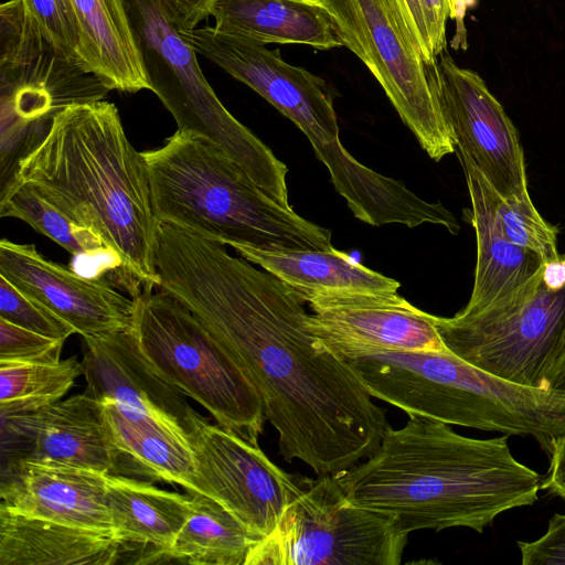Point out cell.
Returning <instances> with one entry per match:
<instances>
[{
    "label": "cell",
    "mask_w": 565,
    "mask_h": 565,
    "mask_svg": "<svg viewBox=\"0 0 565 565\" xmlns=\"http://www.w3.org/2000/svg\"><path fill=\"white\" fill-rule=\"evenodd\" d=\"M158 222L231 247L330 250L331 231L270 198L221 147L190 130L142 152Z\"/></svg>",
    "instance_id": "277c9868"
},
{
    "label": "cell",
    "mask_w": 565,
    "mask_h": 565,
    "mask_svg": "<svg viewBox=\"0 0 565 565\" xmlns=\"http://www.w3.org/2000/svg\"><path fill=\"white\" fill-rule=\"evenodd\" d=\"M109 89L67 57L23 0L0 6L1 185L65 108L102 100ZM0 185V186H1Z\"/></svg>",
    "instance_id": "9c48e42d"
},
{
    "label": "cell",
    "mask_w": 565,
    "mask_h": 565,
    "mask_svg": "<svg viewBox=\"0 0 565 565\" xmlns=\"http://www.w3.org/2000/svg\"><path fill=\"white\" fill-rule=\"evenodd\" d=\"M85 394L126 406L185 428L194 412L178 388L159 377L140 354L131 327L103 337L84 338Z\"/></svg>",
    "instance_id": "d6986e66"
},
{
    "label": "cell",
    "mask_w": 565,
    "mask_h": 565,
    "mask_svg": "<svg viewBox=\"0 0 565 565\" xmlns=\"http://www.w3.org/2000/svg\"><path fill=\"white\" fill-rule=\"evenodd\" d=\"M23 2L54 44L67 57L82 65L79 32L71 1L23 0Z\"/></svg>",
    "instance_id": "d6a6232c"
},
{
    "label": "cell",
    "mask_w": 565,
    "mask_h": 565,
    "mask_svg": "<svg viewBox=\"0 0 565 565\" xmlns=\"http://www.w3.org/2000/svg\"><path fill=\"white\" fill-rule=\"evenodd\" d=\"M185 30H193L210 17L213 0H168Z\"/></svg>",
    "instance_id": "74e56055"
},
{
    "label": "cell",
    "mask_w": 565,
    "mask_h": 565,
    "mask_svg": "<svg viewBox=\"0 0 565 565\" xmlns=\"http://www.w3.org/2000/svg\"><path fill=\"white\" fill-rule=\"evenodd\" d=\"M433 321L457 358L507 381L541 388L544 371L565 337V285H547L541 268L481 310L450 318L433 315Z\"/></svg>",
    "instance_id": "8fae6325"
},
{
    "label": "cell",
    "mask_w": 565,
    "mask_h": 565,
    "mask_svg": "<svg viewBox=\"0 0 565 565\" xmlns=\"http://www.w3.org/2000/svg\"><path fill=\"white\" fill-rule=\"evenodd\" d=\"M243 258L273 274L303 302L318 298L397 294L401 284L372 270L348 254L330 250H268L232 246Z\"/></svg>",
    "instance_id": "44dd1931"
},
{
    "label": "cell",
    "mask_w": 565,
    "mask_h": 565,
    "mask_svg": "<svg viewBox=\"0 0 565 565\" xmlns=\"http://www.w3.org/2000/svg\"><path fill=\"white\" fill-rule=\"evenodd\" d=\"M82 374L76 355L56 363H0V403L39 409L64 396Z\"/></svg>",
    "instance_id": "f1b7e54d"
},
{
    "label": "cell",
    "mask_w": 565,
    "mask_h": 565,
    "mask_svg": "<svg viewBox=\"0 0 565 565\" xmlns=\"http://www.w3.org/2000/svg\"><path fill=\"white\" fill-rule=\"evenodd\" d=\"M399 3L409 30L422 51L425 64H433L437 57L431 50L420 0H399Z\"/></svg>",
    "instance_id": "d590c367"
},
{
    "label": "cell",
    "mask_w": 565,
    "mask_h": 565,
    "mask_svg": "<svg viewBox=\"0 0 565 565\" xmlns=\"http://www.w3.org/2000/svg\"><path fill=\"white\" fill-rule=\"evenodd\" d=\"M106 473L31 459L8 461L0 508L114 534ZM115 535V534H114Z\"/></svg>",
    "instance_id": "ac0fdd59"
},
{
    "label": "cell",
    "mask_w": 565,
    "mask_h": 565,
    "mask_svg": "<svg viewBox=\"0 0 565 565\" xmlns=\"http://www.w3.org/2000/svg\"><path fill=\"white\" fill-rule=\"evenodd\" d=\"M147 78L177 122L221 147L264 191L278 190L288 168L222 104L168 0H124Z\"/></svg>",
    "instance_id": "52a82bcc"
},
{
    "label": "cell",
    "mask_w": 565,
    "mask_h": 565,
    "mask_svg": "<svg viewBox=\"0 0 565 565\" xmlns=\"http://www.w3.org/2000/svg\"><path fill=\"white\" fill-rule=\"evenodd\" d=\"M541 388L565 392V337L544 371Z\"/></svg>",
    "instance_id": "f35d334b"
},
{
    "label": "cell",
    "mask_w": 565,
    "mask_h": 565,
    "mask_svg": "<svg viewBox=\"0 0 565 565\" xmlns=\"http://www.w3.org/2000/svg\"><path fill=\"white\" fill-rule=\"evenodd\" d=\"M475 168L483 201L499 234L508 242L536 253L544 263L558 258L557 228L542 218L533 203L500 195Z\"/></svg>",
    "instance_id": "f546056e"
},
{
    "label": "cell",
    "mask_w": 565,
    "mask_h": 565,
    "mask_svg": "<svg viewBox=\"0 0 565 565\" xmlns=\"http://www.w3.org/2000/svg\"><path fill=\"white\" fill-rule=\"evenodd\" d=\"M0 216L25 222L75 257L106 258L119 276L118 263L100 236L72 221L17 177L0 186Z\"/></svg>",
    "instance_id": "83f0119b"
},
{
    "label": "cell",
    "mask_w": 565,
    "mask_h": 565,
    "mask_svg": "<svg viewBox=\"0 0 565 565\" xmlns=\"http://www.w3.org/2000/svg\"><path fill=\"white\" fill-rule=\"evenodd\" d=\"M184 431L195 463L190 490L217 501L257 539L268 535L301 484L259 445L209 423L195 411Z\"/></svg>",
    "instance_id": "4fadbf2b"
},
{
    "label": "cell",
    "mask_w": 565,
    "mask_h": 565,
    "mask_svg": "<svg viewBox=\"0 0 565 565\" xmlns=\"http://www.w3.org/2000/svg\"><path fill=\"white\" fill-rule=\"evenodd\" d=\"M106 499L114 534L125 551L150 546L143 563L166 562L192 512V499L149 481L106 473Z\"/></svg>",
    "instance_id": "603a6c76"
},
{
    "label": "cell",
    "mask_w": 565,
    "mask_h": 565,
    "mask_svg": "<svg viewBox=\"0 0 565 565\" xmlns=\"http://www.w3.org/2000/svg\"><path fill=\"white\" fill-rule=\"evenodd\" d=\"M210 15L218 31L263 44L342 46L329 14L315 0H213Z\"/></svg>",
    "instance_id": "cb8c5ba5"
},
{
    "label": "cell",
    "mask_w": 565,
    "mask_h": 565,
    "mask_svg": "<svg viewBox=\"0 0 565 565\" xmlns=\"http://www.w3.org/2000/svg\"><path fill=\"white\" fill-rule=\"evenodd\" d=\"M550 459V470L542 481V489L565 500V436L555 443Z\"/></svg>",
    "instance_id": "8d00e7d4"
},
{
    "label": "cell",
    "mask_w": 565,
    "mask_h": 565,
    "mask_svg": "<svg viewBox=\"0 0 565 565\" xmlns=\"http://www.w3.org/2000/svg\"><path fill=\"white\" fill-rule=\"evenodd\" d=\"M186 492L192 499V512L166 554V562L245 565L259 539L217 501L193 490Z\"/></svg>",
    "instance_id": "4316f807"
},
{
    "label": "cell",
    "mask_w": 565,
    "mask_h": 565,
    "mask_svg": "<svg viewBox=\"0 0 565 565\" xmlns=\"http://www.w3.org/2000/svg\"><path fill=\"white\" fill-rule=\"evenodd\" d=\"M349 362L373 397L408 416L531 437L548 456L565 436V392L507 381L449 351H385Z\"/></svg>",
    "instance_id": "5b68a950"
},
{
    "label": "cell",
    "mask_w": 565,
    "mask_h": 565,
    "mask_svg": "<svg viewBox=\"0 0 565 565\" xmlns=\"http://www.w3.org/2000/svg\"><path fill=\"white\" fill-rule=\"evenodd\" d=\"M0 318L30 331L66 340L76 333L64 320L0 276Z\"/></svg>",
    "instance_id": "4dcf8cb0"
},
{
    "label": "cell",
    "mask_w": 565,
    "mask_h": 565,
    "mask_svg": "<svg viewBox=\"0 0 565 565\" xmlns=\"http://www.w3.org/2000/svg\"><path fill=\"white\" fill-rule=\"evenodd\" d=\"M315 1L329 14L342 46L369 68L426 153L435 161L454 153L456 145L399 0Z\"/></svg>",
    "instance_id": "7c38bea8"
},
{
    "label": "cell",
    "mask_w": 565,
    "mask_h": 565,
    "mask_svg": "<svg viewBox=\"0 0 565 565\" xmlns=\"http://www.w3.org/2000/svg\"><path fill=\"white\" fill-rule=\"evenodd\" d=\"M159 289L185 306L258 392L278 452L317 476L371 456L391 427L356 370L307 326L289 286L226 245L158 222Z\"/></svg>",
    "instance_id": "6da1fadb"
},
{
    "label": "cell",
    "mask_w": 565,
    "mask_h": 565,
    "mask_svg": "<svg viewBox=\"0 0 565 565\" xmlns=\"http://www.w3.org/2000/svg\"><path fill=\"white\" fill-rule=\"evenodd\" d=\"M455 152L462 166L471 201L468 211L477 238V264L471 297L461 312L481 310L509 296L539 273L544 260L536 253L504 239L493 225L483 201L476 168L460 150Z\"/></svg>",
    "instance_id": "484cf974"
},
{
    "label": "cell",
    "mask_w": 565,
    "mask_h": 565,
    "mask_svg": "<svg viewBox=\"0 0 565 565\" xmlns=\"http://www.w3.org/2000/svg\"><path fill=\"white\" fill-rule=\"evenodd\" d=\"M64 342L0 318V363H56Z\"/></svg>",
    "instance_id": "1f68e13d"
},
{
    "label": "cell",
    "mask_w": 565,
    "mask_h": 565,
    "mask_svg": "<svg viewBox=\"0 0 565 565\" xmlns=\"http://www.w3.org/2000/svg\"><path fill=\"white\" fill-rule=\"evenodd\" d=\"M245 565H399L408 534L397 520L349 499L335 475L302 480Z\"/></svg>",
    "instance_id": "30bf717a"
},
{
    "label": "cell",
    "mask_w": 565,
    "mask_h": 565,
    "mask_svg": "<svg viewBox=\"0 0 565 565\" xmlns=\"http://www.w3.org/2000/svg\"><path fill=\"white\" fill-rule=\"evenodd\" d=\"M13 177L111 250L121 282L136 298L158 287L153 262L158 221L142 152L127 138L117 107L104 99L57 114Z\"/></svg>",
    "instance_id": "3957f363"
},
{
    "label": "cell",
    "mask_w": 565,
    "mask_h": 565,
    "mask_svg": "<svg viewBox=\"0 0 565 565\" xmlns=\"http://www.w3.org/2000/svg\"><path fill=\"white\" fill-rule=\"evenodd\" d=\"M518 546L522 565H565V514L555 513L540 539Z\"/></svg>",
    "instance_id": "836d02e7"
},
{
    "label": "cell",
    "mask_w": 565,
    "mask_h": 565,
    "mask_svg": "<svg viewBox=\"0 0 565 565\" xmlns=\"http://www.w3.org/2000/svg\"><path fill=\"white\" fill-rule=\"evenodd\" d=\"M183 33L196 53L255 90L305 134L354 217L372 222L391 209L399 181L367 168L342 146L333 98L320 76L289 64L278 50L214 26Z\"/></svg>",
    "instance_id": "8992f818"
},
{
    "label": "cell",
    "mask_w": 565,
    "mask_h": 565,
    "mask_svg": "<svg viewBox=\"0 0 565 565\" xmlns=\"http://www.w3.org/2000/svg\"><path fill=\"white\" fill-rule=\"evenodd\" d=\"M307 326L344 360L385 351L446 352L433 315L398 294L318 298Z\"/></svg>",
    "instance_id": "2e32d148"
},
{
    "label": "cell",
    "mask_w": 565,
    "mask_h": 565,
    "mask_svg": "<svg viewBox=\"0 0 565 565\" xmlns=\"http://www.w3.org/2000/svg\"><path fill=\"white\" fill-rule=\"evenodd\" d=\"M131 332L159 377L196 401L217 425L258 445L266 420L258 392L185 306L159 288L142 290Z\"/></svg>",
    "instance_id": "ba28073f"
},
{
    "label": "cell",
    "mask_w": 565,
    "mask_h": 565,
    "mask_svg": "<svg viewBox=\"0 0 565 565\" xmlns=\"http://www.w3.org/2000/svg\"><path fill=\"white\" fill-rule=\"evenodd\" d=\"M429 41L437 57L446 50V25L449 18L458 17V0H420Z\"/></svg>",
    "instance_id": "e575fe53"
},
{
    "label": "cell",
    "mask_w": 565,
    "mask_h": 565,
    "mask_svg": "<svg viewBox=\"0 0 565 565\" xmlns=\"http://www.w3.org/2000/svg\"><path fill=\"white\" fill-rule=\"evenodd\" d=\"M124 551L111 533L0 508V565H113Z\"/></svg>",
    "instance_id": "7402d4cb"
},
{
    "label": "cell",
    "mask_w": 565,
    "mask_h": 565,
    "mask_svg": "<svg viewBox=\"0 0 565 565\" xmlns=\"http://www.w3.org/2000/svg\"><path fill=\"white\" fill-rule=\"evenodd\" d=\"M79 32V57L109 90H151L124 0H70Z\"/></svg>",
    "instance_id": "d4e9b609"
},
{
    "label": "cell",
    "mask_w": 565,
    "mask_h": 565,
    "mask_svg": "<svg viewBox=\"0 0 565 565\" xmlns=\"http://www.w3.org/2000/svg\"><path fill=\"white\" fill-rule=\"evenodd\" d=\"M119 451L118 476H142L192 489L195 463L183 428L126 406L102 402Z\"/></svg>",
    "instance_id": "ffe728a7"
},
{
    "label": "cell",
    "mask_w": 565,
    "mask_h": 565,
    "mask_svg": "<svg viewBox=\"0 0 565 565\" xmlns=\"http://www.w3.org/2000/svg\"><path fill=\"white\" fill-rule=\"evenodd\" d=\"M0 276L68 323L83 338L129 329L135 298L102 278L83 277L34 245L0 241Z\"/></svg>",
    "instance_id": "9a60e30c"
},
{
    "label": "cell",
    "mask_w": 565,
    "mask_h": 565,
    "mask_svg": "<svg viewBox=\"0 0 565 565\" xmlns=\"http://www.w3.org/2000/svg\"><path fill=\"white\" fill-rule=\"evenodd\" d=\"M351 501L394 516L401 527L482 533L501 513L534 504L541 476L518 461L508 435L476 439L449 425L409 416L376 450L335 473Z\"/></svg>",
    "instance_id": "7a4b0ae2"
},
{
    "label": "cell",
    "mask_w": 565,
    "mask_h": 565,
    "mask_svg": "<svg viewBox=\"0 0 565 565\" xmlns=\"http://www.w3.org/2000/svg\"><path fill=\"white\" fill-rule=\"evenodd\" d=\"M1 433L30 443L25 459L117 475L119 451L104 406L84 392L34 411L1 412Z\"/></svg>",
    "instance_id": "e0dca14e"
},
{
    "label": "cell",
    "mask_w": 565,
    "mask_h": 565,
    "mask_svg": "<svg viewBox=\"0 0 565 565\" xmlns=\"http://www.w3.org/2000/svg\"><path fill=\"white\" fill-rule=\"evenodd\" d=\"M426 71L456 149L500 195L532 203L515 127L483 78L460 67L447 49Z\"/></svg>",
    "instance_id": "5bb4252c"
}]
</instances>
